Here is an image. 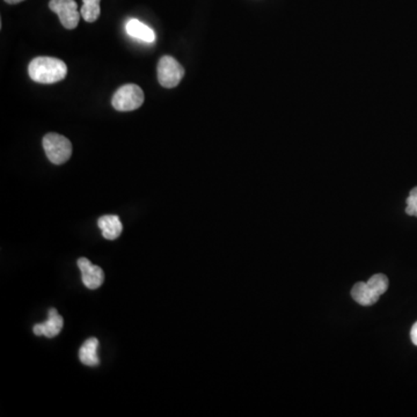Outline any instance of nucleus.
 Masks as SVG:
<instances>
[{"label":"nucleus","instance_id":"nucleus-14","mask_svg":"<svg viewBox=\"0 0 417 417\" xmlns=\"http://www.w3.org/2000/svg\"><path fill=\"white\" fill-rule=\"evenodd\" d=\"M411 342L414 343L415 346H417V321L415 322L414 326L411 327Z\"/></svg>","mask_w":417,"mask_h":417},{"label":"nucleus","instance_id":"nucleus-7","mask_svg":"<svg viewBox=\"0 0 417 417\" xmlns=\"http://www.w3.org/2000/svg\"><path fill=\"white\" fill-rule=\"evenodd\" d=\"M78 268L80 269L81 278L86 288L95 290L104 283V270L97 265H92L91 261L86 258L78 260Z\"/></svg>","mask_w":417,"mask_h":417},{"label":"nucleus","instance_id":"nucleus-8","mask_svg":"<svg viewBox=\"0 0 417 417\" xmlns=\"http://www.w3.org/2000/svg\"><path fill=\"white\" fill-rule=\"evenodd\" d=\"M63 325H64L63 318L59 315L56 308H52V310H49L48 320L43 322V324L35 325L32 330L37 337L44 335V337L52 339V337H57L61 333Z\"/></svg>","mask_w":417,"mask_h":417},{"label":"nucleus","instance_id":"nucleus-13","mask_svg":"<svg viewBox=\"0 0 417 417\" xmlns=\"http://www.w3.org/2000/svg\"><path fill=\"white\" fill-rule=\"evenodd\" d=\"M406 202H407L406 214H409V216L417 217V187L411 189Z\"/></svg>","mask_w":417,"mask_h":417},{"label":"nucleus","instance_id":"nucleus-9","mask_svg":"<svg viewBox=\"0 0 417 417\" xmlns=\"http://www.w3.org/2000/svg\"><path fill=\"white\" fill-rule=\"evenodd\" d=\"M126 32L128 35L143 42L152 43L155 41V34L152 28L137 19H130L126 23Z\"/></svg>","mask_w":417,"mask_h":417},{"label":"nucleus","instance_id":"nucleus-2","mask_svg":"<svg viewBox=\"0 0 417 417\" xmlns=\"http://www.w3.org/2000/svg\"><path fill=\"white\" fill-rule=\"evenodd\" d=\"M388 278L384 274H375L369 281L358 282L351 289V297L362 306H371L379 301L382 294L387 291Z\"/></svg>","mask_w":417,"mask_h":417},{"label":"nucleus","instance_id":"nucleus-15","mask_svg":"<svg viewBox=\"0 0 417 417\" xmlns=\"http://www.w3.org/2000/svg\"><path fill=\"white\" fill-rule=\"evenodd\" d=\"M5 1H6L7 4H11V5H14V4L21 3L23 0H5Z\"/></svg>","mask_w":417,"mask_h":417},{"label":"nucleus","instance_id":"nucleus-12","mask_svg":"<svg viewBox=\"0 0 417 417\" xmlns=\"http://www.w3.org/2000/svg\"><path fill=\"white\" fill-rule=\"evenodd\" d=\"M83 3L84 4L81 6L80 13L85 21H97L101 13L100 0H83Z\"/></svg>","mask_w":417,"mask_h":417},{"label":"nucleus","instance_id":"nucleus-3","mask_svg":"<svg viewBox=\"0 0 417 417\" xmlns=\"http://www.w3.org/2000/svg\"><path fill=\"white\" fill-rule=\"evenodd\" d=\"M43 147L49 160L55 165H62L72 155V144L66 137L59 133H48L43 138Z\"/></svg>","mask_w":417,"mask_h":417},{"label":"nucleus","instance_id":"nucleus-10","mask_svg":"<svg viewBox=\"0 0 417 417\" xmlns=\"http://www.w3.org/2000/svg\"><path fill=\"white\" fill-rule=\"evenodd\" d=\"M97 226L102 231L104 239L116 240L123 231V225L121 223L120 218L113 214L102 216L97 220Z\"/></svg>","mask_w":417,"mask_h":417},{"label":"nucleus","instance_id":"nucleus-5","mask_svg":"<svg viewBox=\"0 0 417 417\" xmlns=\"http://www.w3.org/2000/svg\"><path fill=\"white\" fill-rule=\"evenodd\" d=\"M158 80L162 87L174 88L181 83L185 68L171 56H164L158 63Z\"/></svg>","mask_w":417,"mask_h":417},{"label":"nucleus","instance_id":"nucleus-1","mask_svg":"<svg viewBox=\"0 0 417 417\" xmlns=\"http://www.w3.org/2000/svg\"><path fill=\"white\" fill-rule=\"evenodd\" d=\"M32 80L39 84H55L64 80L68 66L63 61L54 57H36L28 66Z\"/></svg>","mask_w":417,"mask_h":417},{"label":"nucleus","instance_id":"nucleus-6","mask_svg":"<svg viewBox=\"0 0 417 417\" xmlns=\"http://www.w3.org/2000/svg\"><path fill=\"white\" fill-rule=\"evenodd\" d=\"M49 8L59 16V21L66 30H75L78 26L81 13L75 0H50Z\"/></svg>","mask_w":417,"mask_h":417},{"label":"nucleus","instance_id":"nucleus-4","mask_svg":"<svg viewBox=\"0 0 417 417\" xmlns=\"http://www.w3.org/2000/svg\"><path fill=\"white\" fill-rule=\"evenodd\" d=\"M145 97L142 88L135 84L124 85L114 94L111 104L119 111L138 109L144 104Z\"/></svg>","mask_w":417,"mask_h":417},{"label":"nucleus","instance_id":"nucleus-11","mask_svg":"<svg viewBox=\"0 0 417 417\" xmlns=\"http://www.w3.org/2000/svg\"><path fill=\"white\" fill-rule=\"evenodd\" d=\"M97 348H99V341L95 337H91L85 341L79 351L80 362L87 366L99 365L100 359L97 356Z\"/></svg>","mask_w":417,"mask_h":417}]
</instances>
